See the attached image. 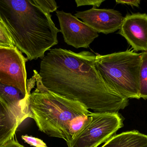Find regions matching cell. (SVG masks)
<instances>
[{
    "instance_id": "obj_9",
    "label": "cell",
    "mask_w": 147,
    "mask_h": 147,
    "mask_svg": "<svg viewBox=\"0 0 147 147\" xmlns=\"http://www.w3.org/2000/svg\"><path fill=\"white\" fill-rule=\"evenodd\" d=\"M119 33L135 51L147 52V14H134L124 17Z\"/></svg>"
},
{
    "instance_id": "obj_19",
    "label": "cell",
    "mask_w": 147,
    "mask_h": 147,
    "mask_svg": "<svg viewBox=\"0 0 147 147\" xmlns=\"http://www.w3.org/2000/svg\"><path fill=\"white\" fill-rule=\"evenodd\" d=\"M14 137L9 141L6 144L0 147H25L22 145H21L18 142V141L15 139Z\"/></svg>"
},
{
    "instance_id": "obj_16",
    "label": "cell",
    "mask_w": 147,
    "mask_h": 147,
    "mask_svg": "<svg viewBox=\"0 0 147 147\" xmlns=\"http://www.w3.org/2000/svg\"><path fill=\"white\" fill-rule=\"evenodd\" d=\"M22 139L27 144L34 147H48L42 140L28 135H22Z\"/></svg>"
},
{
    "instance_id": "obj_6",
    "label": "cell",
    "mask_w": 147,
    "mask_h": 147,
    "mask_svg": "<svg viewBox=\"0 0 147 147\" xmlns=\"http://www.w3.org/2000/svg\"><path fill=\"white\" fill-rule=\"evenodd\" d=\"M27 60L16 47H0V83L18 89L27 99Z\"/></svg>"
},
{
    "instance_id": "obj_12",
    "label": "cell",
    "mask_w": 147,
    "mask_h": 147,
    "mask_svg": "<svg viewBox=\"0 0 147 147\" xmlns=\"http://www.w3.org/2000/svg\"><path fill=\"white\" fill-rule=\"evenodd\" d=\"M101 147H147V135L136 130L113 135Z\"/></svg>"
},
{
    "instance_id": "obj_13",
    "label": "cell",
    "mask_w": 147,
    "mask_h": 147,
    "mask_svg": "<svg viewBox=\"0 0 147 147\" xmlns=\"http://www.w3.org/2000/svg\"><path fill=\"white\" fill-rule=\"evenodd\" d=\"M140 96L147 99V52L142 53L140 70Z\"/></svg>"
},
{
    "instance_id": "obj_2",
    "label": "cell",
    "mask_w": 147,
    "mask_h": 147,
    "mask_svg": "<svg viewBox=\"0 0 147 147\" xmlns=\"http://www.w3.org/2000/svg\"><path fill=\"white\" fill-rule=\"evenodd\" d=\"M0 20L15 46L28 60L43 59L45 52L58 43L60 30L51 15L33 0H0Z\"/></svg>"
},
{
    "instance_id": "obj_10",
    "label": "cell",
    "mask_w": 147,
    "mask_h": 147,
    "mask_svg": "<svg viewBox=\"0 0 147 147\" xmlns=\"http://www.w3.org/2000/svg\"><path fill=\"white\" fill-rule=\"evenodd\" d=\"M0 98L7 103L21 123L29 118L28 99L18 89L0 83Z\"/></svg>"
},
{
    "instance_id": "obj_11",
    "label": "cell",
    "mask_w": 147,
    "mask_h": 147,
    "mask_svg": "<svg viewBox=\"0 0 147 147\" xmlns=\"http://www.w3.org/2000/svg\"><path fill=\"white\" fill-rule=\"evenodd\" d=\"M21 123L0 98V147L15 136L16 131Z\"/></svg>"
},
{
    "instance_id": "obj_7",
    "label": "cell",
    "mask_w": 147,
    "mask_h": 147,
    "mask_svg": "<svg viewBox=\"0 0 147 147\" xmlns=\"http://www.w3.org/2000/svg\"><path fill=\"white\" fill-rule=\"evenodd\" d=\"M60 32L68 45L76 48H88L98 36V33L70 13L56 11Z\"/></svg>"
},
{
    "instance_id": "obj_15",
    "label": "cell",
    "mask_w": 147,
    "mask_h": 147,
    "mask_svg": "<svg viewBox=\"0 0 147 147\" xmlns=\"http://www.w3.org/2000/svg\"><path fill=\"white\" fill-rule=\"evenodd\" d=\"M33 1L34 3L47 13L50 14L51 13L57 11L58 7L55 1L33 0Z\"/></svg>"
},
{
    "instance_id": "obj_17",
    "label": "cell",
    "mask_w": 147,
    "mask_h": 147,
    "mask_svg": "<svg viewBox=\"0 0 147 147\" xmlns=\"http://www.w3.org/2000/svg\"><path fill=\"white\" fill-rule=\"evenodd\" d=\"M104 0H76L75 1L77 7L86 6V5H92L93 7H99Z\"/></svg>"
},
{
    "instance_id": "obj_3",
    "label": "cell",
    "mask_w": 147,
    "mask_h": 147,
    "mask_svg": "<svg viewBox=\"0 0 147 147\" xmlns=\"http://www.w3.org/2000/svg\"><path fill=\"white\" fill-rule=\"evenodd\" d=\"M34 72L37 87L28 98L29 118L35 121L40 131L68 143L71 140L72 124L79 117L88 115L90 111L79 102L47 89L38 72L34 70Z\"/></svg>"
},
{
    "instance_id": "obj_5",
    "label": "cell",
    "mask_w": 147,
    "mask_h": 147,
    "mask_svg": "<svg viewBox=\"0 0 147 147\" xmlns=\"http://www.w3.org/2000/svg\"><path fill=\"white\" fill-rule=\"evenodd\" d=\"M90 123L70 141L68 147H98L105 143L123 126L121 114L116 112H90Z\"/></svg>"
},
{
    "instance_id": "obj_18",
    "label": "cell",
    "mask_w": 147,
    "mask_h": 147,
    "mask_svg": "<svg viewBox=\"0 0 147 147\" xmlns=\"http://www.w3.org/2000/svg\"><path fill=\"white\" fill-rule=\"evenodd\" d=\"M116 2L117 3L127 4L131 6L139 7L141 1L139 0H134V1H123V0H116Z\"/></svg>"
},
{
    "instance_id": "obj_1",
    "label": "cell",
    "mask_w": 147,
    "mask_h": 147,
    "mask_svg": "<svg viewBox=\"0 0 147 147\" xmlns=\"http://www.w3.org/2000/svg\"><path fill=\"white\" fill-rule=\"evenodd\" d=\"M95 58L86 51L51 49L40 63L41 82L49 90L79 102L95 113H117L127 106L128 99L104 82L95 67Z\"/></svg>"
},
{
    "instance_id": "obj_4",
    "label": "cell",
    "mask_w": 147,
    "mask_h": 147,
    "mask_svg": "<svg viewBox=\"0 0 147 147\" xmlns=\"http://www.w3.org/2000/svg\"><path fill=\"white\" fill-rule=\"evenodd\" d=\"M142 53L130 51L96 56L95 66L105 83L124 98H140Z\"/></svg>"
},
{
    "instance_id": "obj_8",
    "label": "cell",
    "mask_w": 147,
    "mask_h": 147,
    "mask_svg": "<svg viewBox=\"0 0 147 147\" xmlns=\"http://www.w3.org/2000/svg\"><path fill=\"white\" fill-rule=\"evenodd\" d=\"M74 16L98 33L108 34L119 30L124 17L117 10L92 7L85 11L77 12Z\"/></svg>"
},
{
    "instance_id": "obj_14",
    "label": "cell",
    "mask_w": 147,
    "mask_h": 147,
    "mask_svg": "<svg viewBox=\"0 0 147 147\" xmlns=\"http://www.w3.org/2000/svg\"><path fill=\"white\" fill-rule=\"evenodd\" d=\"M7 30L0 20V47H15Z\"/></svg>"
}]
</instances>
